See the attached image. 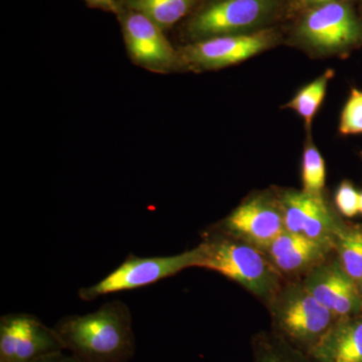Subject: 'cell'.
<instances>
[{
	"instance_id": "6da1fadb",
	"label": "cell",
	"mask_w": 362,
	"mask_h": 362,
	"mask_svg": "<svg viewBox=\"0 0 362 362\" xmlns=\"http://www.w3.org/2000/svg\"><path fill=\"white\" fill-rule=\"evenodd\" d=\"M52 328L64 349L80 362H128L134 356L132 314L123 302L115 300L92 313L63 317Z\"/></svg>"
},
{
	"instance_id": "7a4b0ae2",
	"label": "cell",
	"mask_w": 362,
	"mask_h": 362,
	"mask_svg": "<svg viewBox=\"0 0 362 362\" xmlns=\"http://www.w3.org/2000/svg\"><path fill=\"white\" fill-rule=\"evenodd\" d=\"M197 252L195 267L218 272L257 296L271 298L277 293L279 271L256 247L218 235L204 240Z\"/></svg>"
},
{
	"instance_id": "3957f363",
	"label": "cell",
	"mask_w": 362,
	"mask_h": 362,
	"mask_svg": "<svg viewBox=\"0 0 362 362\" xmlns=\"http://www.w3.org/2000/svg\"><path fill=\"white\" fill-rule=\"evenodd\" d=\"M272 314L280 337L305 354L337 320L303 284L281 292L274 300Z\"/></svg>"
},
{
	"instance_id": "277c9868",
	"label": "cell",
	"mask_w": 362,
	"mask_h": 362,
	"mask_svg": "<svg viewBox=\"0 0 362 362\" xmlns=\"http://www.w3.org/2000/svg\"><path fill=\"white\" fill-rule=\"evenodd\" d=\"M298 37L320 52H343L362 44V21L346 0L312 7L298 26Z\"/></svg>"
},
{
	"instance_id": "5b68a950",
	"label": "cell",
	"mask_w": 362,
	"mask_h": 362,
	"mask_svg": "<svg viewBox=\"0 0 362 362\" xmlns=\"http://www.w3.org/2000/svg\"><path fill=\"white\" fill-rule=\"evenodd\" d=\"M197 247L175 256L137 257L130 255L118 268L90 287L81 288L78 297L83 301L113 293L130 291L154 284L185 269L195 267Z\"/></svg>"
},
{
	"instance_id": "8992f818",
	"label": "cell",
	"mask_w": 362,
	"mask_h": 362,
	"mask_svg": "<svg viewBox=\"0 0 362 362\" xmlns=\"http://www.w3.org/2000/svg\"><path fill=\"white\" fill-rule=\"evenodd\" d=\"M277 7V0H218L195 16L189 32L204 40L252 33L271 20Z\"/></svg>"
},
{
	"instance_id": "52a82bcc",
	"label": "cell",
	"mask_w": 362,
	"mask_h": 362,
	"mask_svg": "<svg viewBox=\"0 0 362 362\" xmlns=\"http://www.w3.org/2000/svg\"><path fill=\"white\" fill-rule=\"evenodd\" d=\"M62 350L56 331L37 317L11 313L0 319V362H33Z\"/></svg>"
},
{
	"instance_id": "ba28073f",
	"label": "cell",
	"mask_w": 362,
	"mask_h": 362,
	"mask_svg": "<svg viewBox=\"0 0 362 362\" xmlns=\"http://www.w3.org/2000/svg\"><path fill=\"white\" fill-rule=\"evenodd\" d=\"M221 230L263 252L285 230L280 204L267 195H256L238 206L223 221Z\"/></svg>"
},
{
	"instance_id": "9c48e42d",
	"label": "cell",
	"mask_w": 362,
	"mask_h": 362,
	"mask_svg": "<svg viewBox=\"0 0 362 362\" xmlns=\"http://www.w3.org/2000/svg\"><path fill=\"white\" fill-rule=\"evenodd\" d=\"M278 202L286 230L334 246L335 238L342 225L323 197L307 194L304 190H286Z\"/></svg>"
},
{
	"instance_id": "30bf717a",
	"label": "cell",
	"mask_w": 362,
	"mask_h": 362,
	"mask_svg": "<svg viewBox=\"0 0 362 362\" xmlns=\"http://www.w3.org/2000/svg\"><path fill=\"white\" fill-rule=\"evenodd\" d=\"M275 40L276 35L270 30L209 37L188 47L185 58L202 68H223L256 56Z\"/></svg>"
},
{
	"instance_id": "8fae6325",
	"label": "cell",
	"mask_w": 362,
	"mask_h": 362,
	"mask_svg": "<svg viewBox=\"0 0 362 362\" xmlns=\"http://www.w3.org/2000/svg\"><path fill=\"white\" fill-rule=\"evenodd\" d=\"M303 285L337 319L356 316L362 310L361 286L345 273L338 259L312 269Z\"/></svg>"
},
{
	"instance_id": "7c38bea8",
	"label": "cell",
	"mask_w": 362,
	"mask_h": 362,
	"mask_svg": "<svg viewBox=\"0 0 362 362\" xmlns=\"http://www.w3.org/2000/svg\"><path fill=\"white\" fill-rule=\"evenodd\" d=\"M331 250H334L333 245L285 230L263 252L279 272L294 274L311 271L320 265Z\"/></svg>"
},
{
	"instance_id": "4fadbf2b",
	"label": "cell",
	"mask_w": 362,
	"mask_h": 362,
	"mask_svg": "<svg viewBox=\"0 0 362 362\" xmlns=\"http://www.w3.org/2000/svg\"><path fill=\"white\" fill-rule=\"evenodd\" d=\"M161 30L153 21L136 11L126 18V44L136 62L156 68L173 63L176 57L175 49Z\"/></svg>"
},
{
	"instance_id": "5bb4252c",
	"label": "cell",
	"mask_w": 362,
	"mask_h": 362,
	"mask_svg": "<svg viewBox=\"0 0 362 362\" xmlns=\"http://www.w3.org/2000/svg\"><path fill=\"white\" fill-rule=\"evenodd\" d=\"M307 354L314 362H362V317L337 319Z\"/></svg>"
},
{
	"instance_id": "9a60e30c",
	"label": "cell",
	"mask_w": 362,
	"mask_h": 362,
	"mask_svg": "<svg viewBox=\"0 0 362 362\" xmlns=\"http://www.w3.org/2000/svg\"><path fill=\"white\" fill-rule=\"evenodd\" d=\"M199 0H131L130 6L160 28H169L185 18Z\"/></svg>"
},
{
	"instance_id": "2e32d148",
	"label": "cell",
	"mask_w": 362,
	"mask_h": 362,
	"mask_svg": "<svg viewBox=\"0 0 362 362\" xmlns=\"http://www.w3.org/2000/svg\"><path fill=\"white\" fill-rule=\"evenodd\" d=\"M334 250L343 270L362 288V230L342 226L335 238Z\"/></svg>"
},
{
	"instance_id": "e0dca14e",
	"label": "cell",
	"mask_w": 362,
	"mask_h": 362,
	"mask_svg": "<svg viewBox=\"0 0 362 362\" xmlns=\"http://www.w3.org/2000/svg\"><path fill=\"white\" fill-rule=\"evenodd\" d=\"M334 71L327 70L320 77L315 78L310 84L305 86L291 101L286 105V108L293 109L304 119L307 125H311L327 90L328 83L333 78Z\"/></svg>"
},
{
	"instance_id": "ac0fdd59",
	"label": "cell",
	"mask_w": 362,
	"mask_h": 362,
	"mask_svg": "<svg viewBox=\"0 0 362 362\" xmlns=\"http://www.w3.org/2000/svg\"><path fill=\"white\" fill-rule=\"evenodd\" d=\"M325 180V161L313 142L309 141L305 146L302 163L303 190L307 194L322 197Z\"/></svg>"
},
{
	"instance_id": "d6986e66",
	"label": "cell",
	"mask_w": 362,
	"mask_h": 362,
	"mask_svg": "<svg viewBox=\"0 0 362 362\" xmlns=\"http://www.w3.org/2000/svg\"><path fill=\"white\" fill-rule=\"evenodd\" d=\"M256 362H314L307 354L295 349L282 337L261 338L256 345Z\"/></svg>"
},
{
	"instance_id": "ffe728a7",
	"label": "cell",
	"mask_w": 362,
	"mask_h": 362,
	"mask_svg": "<svg viewBox=\"0 0 362 362\" xmlns=\"http://www.w3.org/2000/svg\"><path fill=\"white\" fill-rule=\"evenodd\" d=\"M339 131L343 135L362 133V90L352 89L340 116Z\"/></svg>"
},
{
	"instance_id": "44dd1931",
	"label": "cell",
	"mask_w": 362,
	"mask_h": 362,
	"mask_svg": "<svg viewBox=\"0 0 362 362\" xmlns=\"http://www.w3.org/2000/svg\"><path fill=\"white\" fill-rule=\"evenodd\" d=\"M335 204L343 216L354 218L359 213L361 194L349 181H343L335 194Z\"/></svg>"
},
{
	"instance_id": "7402d4cb",
	"label": "cell",
	"mask_w": 362,
	"mask_h": 362,
	"mask_svg": "<svg viewBox=\"0 0 362 362\" xmlns=\"http://www.w3.org/2000/svg\"><path fill=\"white\" fill-rule=\"evenodd\" d=\"M33 362H80L71 354H64V350L62 351L52 352V354H45V356L35 359Z\"/></svg>"
},
{
	"instance_id": "603a6c76",
	"label": "cell",
	"mask_w": 362,
	"mask_h": 362,
	"mask_svg": "<svg viewBox=\"0 0 362 362\" xmlns=\"http://www.w3.org/2000/svg\"><path fill=\"white\" fill-rule=\"evenodd\" d=\"M334 1H339V0H301V4L312 8V7L323 6V4Z\"/></svg>"
},
{
	"instance_id": "cb8c5ba5",
	"label": "cell",
	"mask_w": 362,
	"mask_h": 362,
	"mask_svg": "<svg viewBox=\"0 0 362 362\" xmlns=\"http://www.w3.org/2000/svg\"><path fill=\"white\" fill-rule=\"evenodd\" d=\"M90 4H94V6H106L108 8H113L114 0H88Z\"/></svg>"
},
{
	"instance_id": "d4e9b609",
	"label": "cell",
	"mask_w": 362,
	"mask_h": 362,
	"mask_svg": "<svg viewBox=\"0 0 362 362\" xmlns=\"http://www.w3.org/2000/svg\"><path fill=\"white\" fill-rule=\"evenodd\" d=\"M359 213L362 214V194H361V207H359Z\"/></svg>"
},
{
	"instance_id": "484cf974",
	"label": "cell",
	"mask_w": 362,
	"mask_h": 362,
	"mask_svg": "<svg viewBox=\"0 0 362 362\" xmlns=\"http://www.w3.org/2000/svg\"><path fill=\"white\" fill-rule=\"evenodd\" d=\"M361 1H362V0H361Z\"/></svg>"
}]
</instances>
